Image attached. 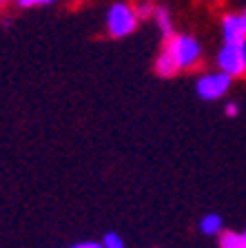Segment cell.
I'll use <instances>...</instances> for the list:
<instances>
[{"label": "cell", "instance_id": "cell-14", "mask_svg": "<svg viewBox=\"0 0 246 248\" xmlns=\"http://www.w3.org/2000/svg\"><path fill=\"white\" fill-rule=\"evenodd\" d=\"M71 248H104L102 244H96V242H82V244H76Z\"/></svg>", "mask_w": 246, "mask_h": 248}, {"label": "cell", "instance_id": "cell-1", "mask_svg": "<svg viewBox=\"0 0 246 248\" xmlns=\"http://www.w3.org/2000/svg\"><path fill=\"white\" fill-rule=\"evenodd\" d=\"M164 51L173 58L178 71H189L200 62L202 45L191 33H173L171 38L164 40Z\"/></svg>", "mask_w": 246, "mask_h": 248}, {"label": "cell", "instance_id": "cell-2", "mask_svg": "<svg viewBox=\"0 0 246 248\" xmlns=\"http://www.w3.org/2000/svg\"><path fill=\"white\" fill-rule=\"evenodd\" d=\"M138 14H135V7L129 5V2H113L111 7L107 9V31L109 36L120 40V38L131 36L135 29H138Z\"/></svg>", "mask_w": 246, "mask_h": 248}, {"label": "cell", "instance_id": "cell-9", "mask_svg": "<svg viewBox=\"0 0 246 248\" xmlns=\"http://www.w3.org/2000/svg\"><path fill=\"white\" fill-rule=\"evenodd\" d=\"M220 248H246V237L240 232H222Z\"/></svg>", "mask_w": 246, "mask_h": 248}, {"label": "cell", "instance_id": "cell-15", "mask_svg": "<svg viewBox=\"0 0 246 248\" xmlns=\"http://www.w3.org/2000/svg\"><path fill=\"white\" fill-rule=\"evenodd\" d=\"M240 14H242V18H244V25H246V7H244V9L240 11Z\"/></svg>", "mask_w": 246, "mask_h": 248}, {"label": "cell", "instance_id": "cell-16", "mask_svg": "<svg viewBox=\"0 0 246 248\" xmlns=\"http://www.w3.org/2000/svg\"><path fill=\"white\" fill-rule=\"evenodd\" d=\"M5 2H9V0H0V5H5Z\"/></svg>", "mask_w": 246, "mask_h": 248}, {"label": "cell", "instance_id": "cell-4", "mask_svg": "<svg viewBox=\"0 0 246 248\" xmlns=\"http://www.w3.org/2000/svg\"><path fill=\"white\" fill-rule=\"evenodd\" d=\"M233 84V78L224 71H217V73H206L197 80L195 89H197V95L202 100H220L222 95H226V91L231 89Z\"/></svg>", "mask_w": 246, "mask_h": 248}, {"label": "cell", "instance_id": "cell-6", "mask_svg": "<svg viewBox=\"0 0 246 248\" xmlns=\"http://www.w3.org/2000/svg\"><path fill=\"white\" fill-rule=\"evenodd\" d=\"M153 22L158 25V31L164 36V40L166 38H171L175 33V27H173V16H171V11L166 9V7L158 5L155 7V16H153Z\"/></svg>", "mask_w": 246, "mask_h": 248}, {"label": "cell", "instance_id": "cell-12", "mask_svg": "<svg viewBox=\"0 0 246 248\" xmlns=\"http://www.w3.org/2000/svg\"><path fill=\"white\" fill-rule=\"evenodd\" d=\"M104 248H124V242L120 235H115V232H107L104 235V242H102Z\"/></svg>", "mask_w": 246, "mask_h": 248}, {"label": "cell", "instance_id": "cell-8", "mask_svg": "<svg viewBox=\"0 0 246 248\" xmlns=\"http://www.w3.org/2000/svg\"><path fill=\"white\" fill-rule=\"evenodd\" d=\"M200 228L204 235H217V232H222V217L213 215V213H211V215H204Z\"/></svg>", "mask_w": 246, "mask_h": 248}, {"label": "cell", "instance_id": "cell-11", "mask_svg": "<svg viewBox=\"0 0 246 248\" xmlns=\"http://www.w3.org/2000/svg\"><path fill=\"white\" fill-rule=\"evenodd\" d=\"M16 7H20V9H33V7H51L60 0H14Z\"/></svg>", "mask_w": 246, "mask_h": 248}, {"label": "cell", "instance_id": "cell-17", "mask_svg": "<svg viewBox=\"0 0 246 248\" xmlns=\"http://www.w3.org/2000/svg\"><path fill=\"white\" fill-rule=\"evenodd\" d=\"M244 237H246V232H244Z\"/></svg>", "mask_w": 246, "mask_h": 248}, {"label": "cell", "instance_id": "cell-13", "mask_svg": "<svg viewBox=\"0 0 246 248\" xmlns=\"http://www.w3.org/2000/svg\"><path fill=\"white\" fill-rule=\"evenodd\" d=\"M224 113L229 115V118H235V115H237V104L235 102H229L224 107Z\"/></svg>", "mask_w": 246, "mask_h": 248}, {"label": "cell", "instance_id": "cell-10", "mask_svg": "<svg viewBox=\"0 0 246 248\" xmlns=\"http://www.w3.org/2000/svg\"><path fill=\"white\" fill-rule=\"evenodd\" d=\"M155 7H158V5H153V2H149V0H144V2L135 5V14H138L140 20H153Z\"/></svg>", "mask_w": 246, "mask_h": 248}, {"label": "cell", "instance_id": "cell-5", "mask_svg": "<svg viewBox=\"0 0 246 248\" xmlns=\"http://www.w3.org/2000/svg\"><path fill=\"white\" fill-rule=\"evenodd\" d=\"M222 38L226 45H242L246 42V25L242 14H226L222 18Z\"/></svg>", "mask_w": 246, "mask_h": 248}, {"label": "cell", "instance_id": "cell-7", "mask_svg": "<svg viewBox=\"0 0 246 248\" xmlns=\"http://www.w3.org/2000/svg\"><path fill=\"white\" fill-rule=\"evenodd\" d=\"M155 73H158L160 78H173V76H178V73H180L178 67H175L173 58L164 51V49L160 51L158 60H155Z\"/></svg>", "mask_w": 246, "mask_h": 248}, {"label": "cell", "instance_id": "cell-3", "mask_svg": "<svg viewBox=\"0 0 246 248\" xmlns=\"http://www.w3.org/2000/svg\"><path fill=\"white\" fill-rule=\"evenodd\" d=\"M217 67L220 71L229 73L235 78H244L246 76V42L242 45H222V49L217 51Z\"/></svg>", "mask_w": 246, "mask_h": 248}]
</instances>
